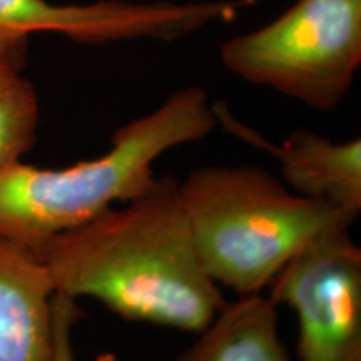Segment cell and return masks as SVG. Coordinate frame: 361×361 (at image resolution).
Listing matches in <instances>:
<instances>
[{
    "mask_svg": "<svg viewBox=\"0 0 361 361\" xmlns=\"http://www.w3.org/2000/svg\"><path fill=\"white\" fill-rule=\"evenodd\" d=\"M32 251L56 293L96 300L126 322L197 335L226 305L202 268L171 174Z\"/></svg>",
    "mask_w": 361,
    "mask_h": 361,
    "instance_id": "obj_1",
    "label": "cell"
},
{
    "mask_svg": "<svg viewBox=\"0 0 361 361\" xmlns=\"http://www.w3.org/2000/svg\"><path fill=\"white\" fill-rule=\"evenodd\" d=\"M216 128L206 90L184 87L156 111L116 129L109 149L96 159L61 169L12 162L0 171V236L34 250L96 219L146 191L164 152L201 141Z\"/></svg>",
    "mask_w": 361,
    "mask_h": 361,
    "instance_id": "obj_2",
    "label": "cell"
},
{
    "mask_svg": "<svg viewBox=\"0 0 361 361\" xmlns=\"http://www.w3.org/2000/svg\"><path fill=\"white\" fill-rule=\"evenodd\" d=\"M179 194L202 268L238 296L261 295L298 252L360 216L255 166H204L179 180Z\"/></svg>",
    "mask_w": 361,
    "mask_h": 361,
    "instance_id": "obj_3",
    "label": "cell"
},
{
    "mask_svg": "<svg viewBox=\"0 0 361 361\" xmlns=\"http://www.w3.org/2000/svg\"><path fill=\"white\" fill-rule=\"evenodd\" d=\"M219 57L246 82L335 109L361 64V0H296L271 24L226 40Z\"/></svg>",
    "mask_w": 361,
    "mask_h": 361,
    "instance_id": "obj_4",
    "label": "cell"
},
{
    "mask_svg": "<svg viewBox=\"0 0 361 361\" xmlns=\"http://www.w3.org/2000/svg\"><path fill=\"white\" fill-rule=\"evenodd\" d=\"M298 319L300 361H361V250L350 229L318 238L268 286Z\"/></svg>",
    "mask_w": 361,
    "mask_h": 361,
    "instance_id": "obj_5",
    "label": "cell"
},
{
    "mask_svg": "<svg viewBox=\"0 0 361 361\" xmlns=\"http://www.w3.org/2000/svg\"><path fill=\"white\" fill-rule=\"evenodd\" d=\"M233 0L206 2L54 4L51 0H0V54L25 62L29 37L35 32L66 35L80 44L121 40H174L214 22L236 17Z\"/></svg>",
    "mask_w": 361,
    "mask_h": 361,
    "instance_id": "obj_6",
    "label": "cell"
},
{
    "mask_svg": "<svg viewBox=\"0 0 361 361\" xmlns=\"http://www.w3.org/2000/svg\"><path fill=\"white\" fill-rule=\"evenodd\" d=\"M218 126L251 146L276 157L283 183L300 196L361 211V139L335 142L308 129H296L281 144H271L259 133L234 119L226 106L213 104Z\"/></svg>",
    "mask_w": 361,
    "mask_h": 361,
    "instance_id": "obj_7",
    "label": "cell"
},
{
    "mask_svg": "<svg viewBox=\"0 0 361 361\" xmlns=\"http://www.w3.org/2000/svg\"><path fill=\"white\" fill-rule=\"evenodd\" d=\"M54 296L37 255L0 236V361H52Z\"/></svg>",
    "mask_w": 361,
    "mask_h": 361,
    "instance_id": "obj_8",
    "label": "cell"
},
{
    "mask_svg": "<svg viewBox=\"0 0 361 361\" xmlns=\"http://www.w3.org/2000/svg\"><path fill=\"white\" fill-rule=\"evenodd\" d=\"M176 361H290L268 296H239L221 308Z\"/></svg>",
    "mask_w": 361,
    "mask_h": 361,
    "instance_id": "obj_9",
    "label": "cell"
},
{
    "mask_svg": "<svg viewBox=\"0 0 361 361\" xmlns=\"http://www.w3.org/2000/svg\"><path fill=\"white\" fill-rule=\"evenodd\" d=\"M22 69L24 62L0 54V171L22 161L37 141L39 96Z\"/></svg>",
    "mask_w": 361,
    "mask_h": 361,
    "instance_id": "obj_10",
    "label": "cell"
},
{
    "mask_svg": "<svg viewBox=\"0 0 361 361\" xmlns=\"http://www.w3.org/2000/svg\"><path fill=\"white\" fill-rule=\"evenodd\" d=\"M82 318L78 300L69 298L61 293L54 296V353L52 361H78L74 351V335L75 324ZM97 361H117L114 353H104Z\"/></svg>",
    "mask_w": 361,
    "mask_h": 361,
    "instance_id": "obj_11",
    "label": "cell"
}]
</instances>
